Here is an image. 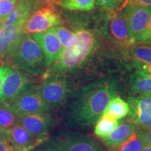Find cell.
<instances>
[{"instance_id":"6","label":"cell","mask_w":151,"mask_h":151,"mask_svg":"<svg viewBox=\"0 0 151 151\" xmlns=\"http://www.w3.org/2000/svg\"><path fill=\"white\" fill-rule=\"evenodd\" d=\"M18 116L35 113H48L50 108L41 97L39 89L30 88L9 102Z\"/></svg>"},{"instance_id":"26","label":"cell","mask_w":151,"mask_h":151,"mask_svg":"<svg viewBox=\"0 0 151 151\" xmlns=\"http://www.w3.org/2000/svg\"><path fill=\"white\" fill-rule=\"evenodd\" d=\"M96 2L98 6L101 9L118 10L126 7L129 4V0H96Z\"/></svg>"},{"instance_id":"30","label":"cell","mask_w":151,"mask_h":151,"mask_svg":"<svg viewBox=\"0 0 151 151\" xmlns=\"http://www.w3.org/2000/svg\"><path fill=\"white\" fill-rule=\"evenodd\" d=\"M133 67L137 71H141L151 75V64L141 63V62H134Z\"/></svg>"},{"instance_id":"31","label":"cell","mask_w":151,"mask_h":151,"mask_svg":"<svg viewBox=\"0 0 151 151\" xmlns=\"http://www.w3.org/2000/svg\"><path fill=\"white\" fill-rule=\"evenodd\" d=\"M141 134L144 144L151 146V129L146 130L141 129Z\"/></svg>"},{"instance_id":"2","label":"cell","mask_w":151,"mask_h":151,"mask_svg":"<svg viewBox=\"0 0 151 151\" xmlns=\"http://www.w3.org/2000/svg\"><path fill=\"white\" fill-rule=\"evenodd\" d=\"M76 40L72 46L63 48L53 66L45 73L44 78L54 76H63L80 68L86 63L96 46V39L90 30L80 29L76 31Z\"/></svg>"},{"instance_id":"15","label":"cell","mask_w":151,"mask_h":151,"mask_svg":"<svg viewBox=\"0 0 151 151\" xmlns=\"http://www.w3.org/2000/svg\"><path fill=\"white\" fill-rule=\"evenodd\" d=\"M9 134L18 151H29L46 139L36 137L19 124H17Z\"/></svg>"},{"instance_id":"32","label":"cell","mask_w":151,"mask_h":151,"mask_svg":"<svg viewBox=\"0 0 151 151\" xmlns=\"http://www.w3.org/2000/svg\"><path fill=\"white\" fill-rule=\"evenodd\" d=\"M41 6H54L60 5L62 0H37Z\"/></svg>"},{"instance_id":"28","label":"cell","mask_w":151,"mask_h":151,"mask_svg":"<svg viewBox=\"0 0 151 151\" xmlns=\"http://www.w3.org/2000/svg\"><path fill=\"white\" fill-rule=\"evenodd\" d=\"M0 151H18L11 141L9 132L0 131Z\"/></svg>"},{"instance_id":"17","label":"cell","mask_w":151,"mask_h":151,"mask_svg":"<svg viewBox=\"0 0 151 151\" xmlns=\"http://www.w3.org/2000/svg\"><path fill=\"white\" fill-rule=\"evenodd\" d=\"M135 124L133 122L123 120L118 124L116 128L111 132L108 137L102 139V141L106 146L114 148L120 146L127 140L135 132Z\"/></svg>"},{"instance_id":"19","label":"cell","mask_w":151,"mask_h":151,"mask_svg":"<svg viewBox=\"0 0 151 151\" xmlns=\"http://www.w3.org/2000/svg\"><path fill=\"white\" fill-rule=\"evenodd\" d=\"M17 124L18 116L6 101H0V131L9 132Z\"/></svg>"},{"instance_id":"13","label":"cell","mask_w":151,"mask_h":151,"mask_svg":"<svg viewBox=\"0 0 151 151\" xmlns=\"http://www.w3.org/2000/svg\"><path fill=\"white\" fill-rule=\"evenodd\" d=\"M24 22H20L1 27L0 30V58H8L20 42L23 32Z\"/></svg>"},{"instance_id":"11","label":"cell","mask_w":151,"mask_h":151,"mask_svg":"<svg viewBox=\"0 0 151 151\" xmlns=\"http://www.w3.org/2000/svg\"><path fill=\"white\" fill-rule=\"evenodd\" d=\"M32 36L42 49L46 67H50L58 60L63 50L53 27L43 32L34 34Z\"/></svg>"},{"instance_id":"18","label":"cell","mask_w":151,"mask_h":151,"mask_svg":"<svg viewBox=\"0 0 151 151\" xmlns=\"http://www.w3.org/2000/svg\"><path fill=\"white\" fill-rule=\"evenodd\" d=\"M130 88L134 94L151 97V75L135 71L130 77Z\"/></svg>"},{"instance_id":"24","label":"cell","mask_w":151,"mask_h":151,"mask_svg":"<svg viewBox=\"0 0 151 151\" xmlns=\"http://www.w3.org/2000/svg\"><path fill=\"white\" fill-rule=\"evenodd\" d=\"M60 6L70 11H89L95 7V0H62Z\"/></svg>"},{"instance_id":"29","label":"cell","mask_w":151,"mask_h":151,"mask_svg":"<svg viewBox=\"0 0 151 151\" xmlns=\"http://www.w3.org/2000/svg\"><path fill=\"white\" fill-rule=\"evenodd\" d=\"M137 42H143L151 44V15L148 20L146 29H145L144 32H143L142 35L139 38V41Z\"/></svg>"},{"instance_id":"22","label":"cell","mask_w":151,"mask_h":151,"mask_svg":"<svg viewBox=\"0 0 151 151\" xmlns=\"http://www.w3.org/2000/svg\"><path fill=\"white\" fill-rule=\"evenodd\" d=\"M94 134L101 139L106 138L110 133L116 128L118 124L117 120H115L107 115L103 114L95 122Z\"/></svg>"},{"instance_id":"27","label":"cell","mask_w":151,"mask_h":151,"mask_svg":"<svg viewBox=\"0 0 151 151\" xmlns=\"http://www.w3.org/2000/svg\"><path fill=\"white\" fill-rule=\"evenodd\" d=\"M18 0H0V19L4 20L12 12Z\"/></svg>"},{"instance_id":"25","label":"cell","mask_w":151,"mask_h":151,"mask_svg":"<svg viewBox=\"0 0 151 151\" xmlns=\"http://www.w3.org/2000/svg\"><path fill=\"white\" fill-rule=\"evenodd\" d=\"M58 39L63 48H69L72 46L76 40V34L62 25L53 27Z\"/></svg>"},{"instance_id":"20","label":"cell","mask_w":151,"mask_h":151,"mask_svg":"<svg viewBox=\"0 0 151 151\" xmlns=\"http://www.w3.org/2000/svg\"><path fill=\"white\" fill-rule=\"evenodd\" d=\"M129 112V104L120 97H114L110 100L103 114L118 120L127 116Z\"/></svg>"},{"instance_id":"23","label":"cell","mask_w":151,"mask_h":151,"mask_svg":"<svg viewBox=\"0 0 151 151\" xmlns=\"http://www.w3.org/2000/svg\"><path fill=\"white\" fill-rule=\"evenodd\" d=\"M144 146V142L141 137V129H136L133 134L127 140L120 146L113 148H114L113 151H141Z\"/></svg>"},{"instance_id":"16","label":"cell","mask_w":151,"mask_h":151,"mask_svg":"<svg viewBox=\"0 0 151 151\" xmlns=\"http://www.w3.org/2000/svg\"><path fill=\"white\" fill-rule=\"evenodd\" d=\"M40 6L37 0H18L12 12L4 20L1 27L16 22H24L30 15Z\"/></svg>"},{"instance_id":"10","label":"cell","mask_w":151,"mask_h":151,"mask_svg":"<svg viewBox=\"0 0 151 151\" xmlns=\"http://www.w3.org/2000/svg\"><path fill=\"white\" fill-rule=\"evenodd\" d=\"M52 146L60 151H104L90 138L76 133L59 138Z\"/></svg>"},{"instance_id":"35","label":"cell","mask_w":151,"mask_h":151,"mask_svg":"<svg viewBox=\"0 0 151 151\" xmlns=\"http://www.w3.org/2000/svg\"><path fill=\"white\" fill-rule=\"evenodd\" d=\"M141 151H151V146L145 145V146L143 147V148L141 149Z\"/></svg>"},{"instance_id":"1","label":"cell","mask_w":151,"mask_h":151,"mask_svg":"<svg viewBox=\"0 0 151 151\" xmlns=\"http://www.w3.org/2000/svg\"><path fill=\"white\" fill-rule=\"evenodd\" d=\"M117 83L105 78L90 83L81 90L69 112L71 123L79 127L94 124L103 115L110 100L116 97Z\"/></svg>"},{"instance_id":"34","label":"cell","mask_w":151,"mask_h":151,"mask_svg":"<svg viewBox=\"0 0 151 151\" xmlns=\"http://www.w3.org/2000/svg\"><path fill=\"white\" fill-rule=\"evenodd\" d=\"M129 4L144 7H151V0H129Z\"/></svg>"},{"instance_id":"4","label":"cell","mask_w":151,"mask_h":151,"mask_svg":"<svg viewBox=\"0 0 151 151\" xmlns=\"http://www.w3.org/2000/svg\"><path fill=\"white\" fill-rule=\"evenodd\" d=\"M64 20L54 6H41L29 16L23 24V32L26 35L46 31L52 27L62 25Z\"/></svg>"},{"instance_id":"12","label":"cell","mask_w":151,"mask_h":151,"mask_svg":"<svg viewBox=\"0 0 151 151\" xmlns=\"http://www.w3.org/2000/svg\"><path fill=\"white\" fill-rule=\"evenodd\" d=\"M108 33L117 44L129 48L135 42L132 39L127 18L122 10L116 12L108 22Z\"/></svg>"},{"instance_id":"36","label":"cell","mask_w":151,"mask_h":151,"mask_svg":"<svg viewBox=\"0 0 151 151\" xmlns=\"http://www.w3.org/2000/svg\"><path fill=\"white\" fill-rule=\"evenodd\" d=\"M42 151H60L59 150H58V149L57 148H54L53 146H50V147H49V148H46V150H42Z\"/></svg>"},{"instance_id":"3","label":"cell","mask_w":151,"mask_h":151,"mask_svg":"<svg viewBox=\"0 0 151 151\" xmlns=\"http://www.w3.org/2000/svg\"><path fill=\"white\" fill-rule=\"evenodd\" d=\"M8 59L16 67L33 75L39 74L47 67L42 49L32 35L22 37Z\"/></svg>"},{"instance_id":"37","label":"cell","mask_w":151,"mask_h":151,"mask_svg":"<svg viewBox=\"0 0 151 151\" xmlns=\"http://www.w3.org/2000/svg\"><path fill=\"white\" fill-rule=\"evenodd\" d=\"M3 21H4L3 20H1V19H0V30H1V27H2Z\"/></svg>"},{"instance_id":"33","label":"cell","mask_w":151,"mask_h":151,"mask_svg":"<svg viewBox=\"0 0 151 151\" xmlns=\"http://www.w3.org/2000/svg\"><path fill=\"white\" fill-rule=\"evenodd\" d=\"M11 69L10 67H6V66H3V67H0V93H1V86H2L4 80L6 76L7 73Z\"/></svg>"},{"instance_id":"9","label":"cell","mask_w":151,"mask_h":151,"mask_svg":"<svg viewBox=\"0 0 151 151\" xmlns=\"http://www.w3.org/2000/svg\"><path fill=\"white\" fill-rule=\"evenodd\" d=\"M132 37L137 42L146 29L151 15V7L140 6L128 4L124 9Z\"/></svg>"},{"instance_id":"8","label":"cell","mask_w":151,"mask_h":151,"mask_svg":"<svg viewBox=\"0 0 151 151\" xmlns=\"http://www.w3.org/2000/svg\"><path fill=\"white\" fill-rule=\"evenodd\" d=\"M129 118L139 129H151V97L138 95L128 98Z\"/></svg>"},{"instance_id":"7","label":"cell","mask_w":151,"mask_h":151,"mask_svg":"<svg viewBox=\"0 0 151 151\" xmlns=\"http://www.w3.org/2000/svg\"><path fill=\"white\" fill-rule=\"evenodd\" d=\"M29 89L30 79L27 73L11 69L1 86L0 101L10 102Z\"/></svg>"},{"instance_id":"5","label":"cell","mask_w":151,"mask_h":151,"mask_svg":"<svg viewBox=\"0 0 151 151\" xmlns=\"http://www.w3.org/2000/svg\"><path fill=\"white\" fill-rule=\"evenodd\" d=\"M70 83L63 76H54L45 78L39 88L41 97L50 109L57 108L67 101L70 92Z\"/></svg>"},{"instance_id":"21","label":"cell","mask_w":151,"mask_h":151,"mask_svg":"<svg viewBox=\"0 0 151 151\" xmlns=\"http://www.w3.org/2000/svg\"><path fill=\"white\" fill-rule=\"evenodd\" d=\"M127 49L128 55L134 62L151 64V44L136 42Z\"/></svg>"},{"instance_id":"14","label":"cell","mask_w":151,"mask_h":151,"mask_svg":"<svg viewBox=\"0 0 151 151\" xmlns=\"http://www.w3.org/2000/svg\"><path fill=\"white\" fill-rule=\"evenodd\" d=\"M18 124L38 137L46 138L52 124V118L48 113H35L18 116Z\"/></svg>"}]
</instances>
